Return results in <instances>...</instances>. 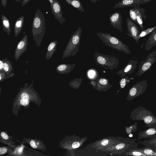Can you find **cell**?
I'll list each match as a JSON object with an SVG mask.
<instances>
[{
    "mask_svg": "<svg viewBox=\"0 0 156 156\" xmlns=\"http://www.w3.org/2000/svg\"><path fill=\"white\" fill-rule=\"evenodd\" d=\"M32 34L35 41L36 46L38 48L45 34L46 20L44 14L38 8L34 14L32 23Z\"/></svg>",
    "mask_w": 156,
    "mask_h": 156,
    "instance_id": "1",
    "label": "cell"
},
{
    "mask_svg": "<svg viewBox=\"0 0 156 156\" xmlns=\"http://www.w3.org/2000/svg\"><path fill=\"white\" fill-rule=\"evenodd\" d=\"M131 117L133 120L143 121L147 127L156 128V116L144 107L140 106L133 109Z\"/></svg>",
    "mask_w": 156,
    "mask_h": 156,
    "instance_id": "2",
    "label": "cell"
},
{
    "mask_svg": "<svg viewBox=\"0 0 156 156\" xmlns=\"http://www.w3.org/2000/svg\"><path fill=\"white\" fill-rule=\"evenodd\" d=\"M93 55L96 63L107 70H115L119 66V58L115 55H105L95 51Z\"/></svg>",
    "mask_w": 156,
    "mask_h": 156,
    "instance_id": "3",
    "label": "cell"
},
{
    "mask_svg": "<svg viewBox=\"0 0 156 156\" xmlns=\"http://www.w3.org/2000/svg\"><path fill=\"white\" fill-rule=\"evenodd\" d=\"M96 34L106 46L117 50L119 51H123L126 54H129L131 53L127 45L111 34L107 33L98 32Z\"/></svg>",
    "mask_w": 156,
    "mask_h": 156,
    "instance_id": "4",
    "label": "cell"
},
{
    "mask_svg": "<svg viewBox=\"0 0 156 156\" xmlns=\"http://www.w3.org/2000/svg\"><path fill=\"white\" fill-rule=\"evenodd\" d=\"M20 99H27L30 103H34L40 107L42 100L39 94L35 90L33 84L25 83L23 87L20 88L14 101Z\"/></svg>",
    "mask_w": 156,
    "mask_h": 156,
    "instance_id": "5",
    "label": "cell"
},
{
    "mask_svg": "<svg viewBox=\"0 0 156 156\" xmlns=\"http://www.w3.org/2000/svg\"><path fill=\"white\" fill-rule=\"evenodd\" d=\"M82 32V28L79 27L71 35L63 51L62 59L71 56H74L79 51Z\"/></svg>",
    "mask_w": 156,
    "mask_h": 156,
    "instance_id": "6",
    "label": "cell"
},
{
    "mask_svg": "<svg viewBox=\"0 0 156 156\" xmlns=\"http://www.w3.org/2000/svg\"><path fill=\"white\" fill-rule=\"evenodd\" d=\"M129 15L131 19L139 26L142 31L144 30L143 20L147 18L145 9L139 5H135L129 9Z\"/></svg>",
    "mask_w": 156,
    "mask_h": 156,
    "instance_id": "7",
    "label": "cell"
},
{
    "mask_svg": "<svg viewBox=\"0 0 156 156\" xmlns=\"http://www.w3.org/2000/svg\"><path fill=\"white\" fill-rule=\"evenodd\" d=\"M148 84L146 80L139 82L129 89L127 99L130 101L143 94L146 90Z\"/></svg>",
    "mask_w": 156,
    "mask_h": 156,
    "instance_id": "8",
    "label": "cell"
},
{
    "mask_svg": "<svg viewBox=\"0 0 156 156\" xmlns=\"http://www.w3.org/2000/svg\"><path fill=\"white\" fill-rule=\"evenodd\" d=\"M156 50L151 52L147 56L145 60L141 61L138 67L137 75L138 77L144 74L150 69L156 61Z\"/></svg>",
    "mask_w": 156,
    "mask_h": 156,
    "instance_id": "9",
    "label": "cell"
},
{
    "mask_svg": "<svg viewBox=\"0 0 156 156\" xmlns=\"http://www.w3.org/2000/svg\"><path fill=\"white\" fill-rule=\"evenodd\" d=\"M126 23L128 33L126 34L133 39L136 43H138L139 40L138 36L140 32L138 26L129 17L126 19Z\"/></svg>",
    "mask_w": 156,
    "mask_h": 156,
    "instance_id": "10",
    "label": "cell"
},
{
    "mask_svg": "<svg viewBox=\"0 0 156 156\" xmlns=\"http://www.w3.org/2000/svg\"><path fill=\"white\" fill-rule=\"evenodd\" d=\"M23 143H21L20 144H18L15 146L14 147V150L10 153L9 154L8 156L17 155V156H26V154H28L29 156H30V154L33 155L32 154H35L37 155H45L42 154L39 152L33 149H30V151H27L25 149L26 146L24 145Z\"/></svg>",
    "mask_w": 156,
    "mask_h": 156,
    "instance_id": "11",
    "label": "cell"
},
{
    "mask_svg": "<svg viewBox=\"0 0 156 156\" xmlns=\"http://www.w3.org/2000/svg\"><path fill=\"white\" fill-rule=\"evenodd\" d=\"M51 11L55 19L58 21L62 25L64 22H66L63 15L61 5L58 0H54L52 5L51 6Z\"/></svg>",
    "mask_w": 156,
    "mask_h": 156,
    "instance_id": "12",
    "label": "cell"
},
{
    "mask_svg": "<svg viewBox=\"0 0 156 156\" xmlns=\"http://www.w3.org/2000/svg\"><path fill=\"white\" fill-rule=\"evenodd\" d=\"M27 46L28 36L26 34L19 42L15 49L14 57L16 61H17L26 51Z\"/></svg>",
    "mask_w": 156,
    "mask_h": 156,
    "instance_id": "13",
    "label": "cell"
},
{
    "mask_svg": "<svg viewBox=\"0 0 156 156\" xmlns=\"http://www.w3.org/2000/svg\"><path fill=\"white\" fill-rule=\"evenodd\" d=\"M22 143L27 144L31 147L35 149H38L43 151L46 152V147L43 141L38 139L29 138L24 137L23 139Z\"/></svg>",
    "mask_w": 156,
    "mask_h": 156,
    "instance_id": "14",
    "label": "cell"
},
{
    "mask_svg": "<svg viewBox=\"0 0 156 156\" xmlns=\"http://www.w3.org/2000/svg\"><path fill=\"white\" fill-rule=\"evenodd\" d=\"M137 63V60H130L124 68L117 72L115 74L121 75V78L125 77L126 75L131 74L136 67Z\"/></svg>",
    "mask_w": 156,
    "mask_h": 156,
    "instance_id": "15",
    "label": "cell"
},
{
    "mask_svg": "<svg viewBox=\"0 0 156 156\" xmlns=\"http://www.w3.org/2000/svg\"><path fill=\"white\" fill-rule=\"evenodd\" d=\"M151 0H121L116 3L114 9L133 6L138 5L148 2Z\"/></svg>",
    "mask_w": 156,
    "mask_h": 156,
    "instance_id": "16",
    "label": "cell"
},
{
    "mask_svg": "<svg viewBox=\"0 0 156 156\" xmlns=\"http://www.w3.org/2000/svg\"><path fill=\"white\" fill-rule=\"evenodd\" d=\"M109 20L111 25L114 28L122 32V18L119 12H115L109 16Z\"/></svg>",
    "mask_w": 156,
    "mask_h": 156,
    "instance_id": "17",
    "label": "cell"
},
{
    "mask_svg": "<svg viewBox=\"0 0 156 156\" xmlns=\"http://www.w3.org/2000/svg\"><path fill=\"white\" fill-rule=\"evenodd\" d=\"M109 79L105 78L98 77L94 80H91L90 83L94 87H96L98 89H104L112 86L109 83Z\"/></svg>",
    "mask_w": 156,
    "mask_h": 156,
    "instance_id": "18",
    "label": "cell"
},
{
    "mask_svg": "<svg viewBox=\"0 0 156 156\" xmlns=\"http://www.w3.org/2000/svg\"><path fill=\"white\" fill-rule=\"evenodd\" d=\"M138 140L152 139L156 137V128H149L138 133Z\"/></svg>",
    "mask_w": 156,
    "mask_h": 156,
    "instance_id": "19",
    "label": "cell"
},
{
    "mask_svg": "<svg viewBox=\"0 0 156 156\" xmlns=\"http://www.w3.org/2000/svg\"><path fill=\"white\" fill-rule=\"evenodd\" d=\"M15 139L12 136H10L6 131H1L0 136V142L2 143L7 144L11 146L15 147L16 144H14L16 143L13 140Z\"/></svg>",
    "mask_w": 156,
    "mask_h": 156,
    "instance_id": "20",
    "label": "cell"
},
{
    "mask_svg": "<svg viewBox=\"0 0 156 156\" xmlns=\"http://www.w3.org/2000/svg\"><path fill=\"white\" fill-rule=\"evenodd\" d=\"M76 65V64H61L56 66L55 69L56 72L60 74H67L70 73L73 70Z\"/></svg>",
    "mask_w": 156,
    "mask_h": 156,
    "instance_id": "21",
    "label": "cell"
},
{
    "mask_svg": "<svg viewBox=\"0 0 156 156\" xmlns=\"http://www.w3.org/2000/svg\"><path fill=\"white\" fill-rule=\"evenodd\" d=\"M156 45V28L151 33L146 42L145 49L147 51L150 50L153 47Z\"/></svg>",
    "mask_w": 156,
    "mask_h": 156,
    "instance_id": "22",
    "label": "cell"
},
{
    "mask_svg": "<svg viewBox=\"0 0 156 156\" xmlns=\"http://www.w3.org/2000/svg\"><path fill=\"white\" fill-rule=\"evenodd\" d=\"M57 42V40H53L48 45L45 56V58L46 60L50 59L55 53L56 50Z\"/></svg>",
    "mask_w": 156,
    "mask_h": 156,
    "instance_id": "23",
    "label": "cell"
},
{
    "mask_svg": "<svg viewBox=\"0 0 156 156\" xmlns=\"http://www.w3.org/2000/svg\"><path fill=\"white\" fill-rule=\"evenodd\" d=\"M24 22V17L23 16L19 17L16 21L14 25V34L16 37L22 31Z\"/></svg>",
    "mask_w": 156,
    "mask_h": 156,
    "instance_id": "24",
    "label": "cell"
},
{
    "mask_svg": "<svg viewBox=\"0 0 156 156\" xmlns=\"http://www.w3.org/2000/svg\"><path fill=\"white\" fill-rule=\"evenodd\" d=\"M2 28L4 32L9 35L11 32V26L9 20L5 15H1Z\"/></svg>",
    "mask_w": 156,
    "mask_h": 156,
    "instance_id": "25",
    "label": "cell"
},
{
    "mask_svg": "<svg viewBox=\"0 0 156 156\" xmlns=\"http://www.w3.org/2000/svg\"><path fill=\"white\" fill-rule=\"evenodd\" d=\"M69 5H71L78 10L84 12V10L80 0H65Z\"/></svg>",
    "mask_w": 156,
    "mask_h": 156,
    "instance_id": "26",
    "label": "cell"
},
{
    "mask_svg": "<svg viewBox=\"0 0 156 156\" xmlns=\"http://www.w3.org/2000/svg\"><path fill=\"white\" fill-rule=\"evenodd\" d=\"M4 59V71L7 74L12 72L14 69L12 63L7 58H5Z\"/></svg>",
    "mask_w": 156,
    "mask_h": 156,
    "instance_id": "27",
    "label": "cell"
},
{
    "mask_svg": "<svg viewBox=\"0 0 156 156\" xmlns=\"http://www.w3.org/2000/svg\"><path fill=\"white\" fill-rule=\"evenodd\" d=\"M142 144L146 147H149L156 151V137L144 141Z\"/></svg>",
    "mask_w": 156,
    "mask_h": 156,
    "instance_id": "28",
    "label": "cell"
},
{
    "mask_svg": "<svg viewBox=\"0 0 156 156\" xmlns=\"http://www.w3.org/2000/svg\"><path fill=\"white\" fill-rule=\"evenodd\" d=\"M86 75L89 80H94L98 77V73L96 69L91 68L87 71Z\"/></svg>",
    "mask_w": 156,
    "mask_h": 156,
    "instance_id": "29",
    "label": "cell"
},
{
    "mask_svg": "<svg viewBox=\"0 0 156 156\" xmlns=\"http://www.w3.org/2000/svg\"><path fill=\"white\" fill-rule=\"evenodd\" d=\"M138 149L146 155H156V151L149 147L138 148Z\"/></svg>",
    "mask_w": 156,
    "mask_h": 156,
    "instance_id": "30",
    "label": "cell"
},
{
    "mask_svg": "<svg viewBox=\"0 0 156 156\" xmlns=\"http://www.w3.org/2000/svg\"><path fill=\"white\" fill-rule=\"evenodd\" d=\"M14 150V147L9 145L8 146H3L0 147V155H4L6 153L9 154L11 153Z\"/></svg>",
    "mask_w": 156,
    "mask_h": 156,
    "instance_id": "31",
    "label": "cell"
},
{
    "mask_svg": "<svg viewBox=\"0 0 156 156\" xmlns=\"http://www.w3.org/2000/svg\"><path fill=\"white\" fill-rule=\"evenodd\" d=\"M133 79V78L129 77L128 76L121 78L119 80V83L121 88L122 89L124 88L128 83H129L131 80Z\"/></svg>",
    "mask_w": 156,
    "mask_h": 156,
    "instance_id": "32",
    "label": "cell"
},
{
    "mask_svg": "<svg viewBox=\"0 0 156 156\" xmlns=\"http://www.w3.org/2000/svg\"><path fill=\"white\" fill-rule=\"evenodd\" d=\"M14 73L12 72L7 74L4 71L0 72V82H2L5 80L14 76Z\"/></svg>",
    "mask_w": 156,
    "mask_h": 156,
    "instance_id": "33",
    "label": "cell"
},
{
    "mask_svg": "<svg viewBox=\"0 0 156 156\" xmlns=\"http://www.w3.org/2000/svg\"><path fill=\"white\" fill-rule=\"evenodd\" d=\"M156 28V26L147 28L143 31H142L138 36V38L139 39L141 37H143L151 34V33Z\"/></svg>",
    "mask_w": 156,
    "mask_h": 156,
    "instance_id": "34",
    "label": "cell"
},
{
    "mask_svg": "<svg viewBox=\"0 0 156 156\" xmlns=\"http://www.w3.org/2000/svg\"><path fill=\"white\" fill-rule=\"evenodd\" d=\"M83 80L82 78H77L72 80L69 83V85L71 87L80 86Z\"/></svg>",
    "mask_w": 156,
    "mask_h": 156,
    "instance_id": "35",
    "label": "cell"
},
{
    "mask_svg": "<svg viewBox=\"0 0 156 156\" xmlns=\"http://www.w3.org/2000/svg\"><path fill=\"white\" fill-rule=\"evenodd\" d=\"M129 154L133 156H146V155L140 151L138 149V148L133 149Z\"/></svg>",
    "mask_w": 156,
    "mask_h": 156,
    "instance_id": "36",
    "label": "cell"
},
{
    "mask_svg": "<svg viewBox=\"0 0 156 156\" xmlns=\"http://www.w3.org/2000/svg\"><path fill=\"white\" fill-rule=\"evenodd\" d=\"M125 147V144L124 143H121L117 145L115 147L117 150H119Z\"/></svg>",
    "mask_w": 156,
    "mask_h": 156,
    "instance_id": "37",
    "label": "cell"
},
{
    "mask_svg": "<svg viewBox=\"0 0 156 156\" xmlns=\"http://www.w3.org/2000/svg\"><path fill=\"white\" fill-rule=\"evenodd\" d=\"M4 59H0V72L4 71L3 68L4 66Z\"/></svg>",
    "mask_w": 156,
    "mask_h": 156,
    "instance_id": "38",
    "label": "cell"
},
{
    "mask_svg": "<svg viewBox=\"0 0 156 156\" xmlns=\"http://www.w3.org/2000/svg\"><path fill=\"white\" fill-rule=\"evenodd\" d=\"M80 144L78 142H74L73 143L72 147L74 148H76L79 147L80 146Z\"/></svg>",
    "mask_w": 156,
    "mask_h": 156,
    "instance_id": "39",
    "label": "cell"
},
{
    "mask_svg": "<svg viewBox=\"0 0 156 156\" xmlns=\"http://www.w3.org/2000/svg\"><path fill=\"white\" fill-rule=\"evenodd\" d=\"M31 0H23L22 1L21 6H23L27 5L30 1Z\"/></svg>",
    "mask_w": 156,
    "mask_h": 156,
    "instance_id": "40",
    "label": "cell"
},
{
    "mask_svg": "<svg viewBox=\"0 0 156 156\" xmlns=\"http://www.w3.org/2000/svg\"><path fill=\"white\" fill-rule=\"evenodd\" d=\"M108 142V140L107 139H104L101 141V144L103 146L107 145Z\"/></svg>",
    "mask_w": 156,
    "mask_h": 156,
    "instance_id": "41",
    "label": "cell"
},
{
    "mask_svg": "<svg viewBox=\"0 0 156 156\" xmlns=\"http://www.w3.org/2000/svg\"><path fill=\"white\" fill-rule=\"evenodd\" d=\"M1 2L2 5L5 7L7 5V0H1Z\"/></svg>",
    "mask_w": 156,
    "mask_h": 156,
    "instance_id": "42",
    "label": "cell"
},
{
    "mask_svg": "<svg viewBox=\"0 0 156 156\" xmlns=\"http://www.w3.org/2000/svg\"><path fill=\"white\" fill-rule=\"evenodd\" d=\"M90 1L93 3H96L98 1H99V0H90Z\"/></svg>",
    "mask_w": 156,
    "mask_h": 156,
    "instance_id": "43",
    "label": "cell"
},
{
    "mask_svg": "<svg viewBox=\"0 0 156 156\" xmlns=\"http://www.w3.org/2000/svg\"><path fill=\"white\" fill-rule=\"evenodd\" d=\"M48 1L50 2V5L51 6L52 5L53 3L54 0H48Z\"/></svg>",
    "mask_w": 156,
    "mask_h": 156,
    "instance_id": "44",
    "label": "cell"
},
{
    "mask_svg": "<svg viewBox=\"0 0 156 156\" xmlns=\"http://www.w3.org/2000/svg\"><path fill=\"white\" fill-rule=\"evenodd\" d=\"M14 1L16 2H21V0H14Z\"/></svg>",
    "mask_w": 156,
    "mask_h": 156,
    "instance_id": "45",
    "label": "cell"
}]
</instances>
